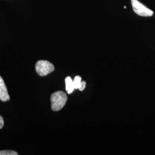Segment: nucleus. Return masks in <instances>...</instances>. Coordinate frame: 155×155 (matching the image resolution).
<instances>
[{"mask_svg": "<svg viewBox=\"0 0 155 155\" xmlns=\"http://www.w3.org/2000/svg\"><path fill=\"white\" fill-rule=\"evenodd\" d=\"M67 97L64 92L61 91H56L51 96V108L52 110H60L66 104Z\"/></svg>", "mask_w": 155, "mask_h": 155, "instance_id": "1", "label": "nucleus"}, {"mask_svg": "<svg viewBox=\"0 0 155 155\" xmlns=\"http://www.w3.org/2000/svg\"><path fill=\"white\" fill-rule=\"evenodd\" d=\"M35 68L39 75L45 77L53 72L55 70V67L50 61L41 60L36 63Z\"/></svg>", "mask_w": 155, "mask_h": 155, "instance_id": "2", "label": "nucleus"}, {"mask_svg": "<svg viewBox=\"0 0 155 155\" xmlns=\"http://www.w3.org/2000/svg\"><path fill=\"white\" fill-rule=\"evenodd\" d=\"M131 4L133 11L137 15L143 17H150L153 16V12L152 11L139 2L138 0H131Z\"/></svg>", "mask_w": 155, "mask_h": 155, "instance_id": "3", "label": "nucleus"}, {"mask_svg": "<svg viewBox=\"0 0 155 155\" xmlns=\"http://www.w3.org/2000/svg\"><path fill=\"white\" fill-rule=\"evenodd\" d=\"M10 100L7 88L3 79L0 76V100L2 102H6Z\"/></svg>", "mask_w": 155, "mask_h": 155, "instance_id": "4", "label": "nucleus"}, {"mask_svg": "<svg viewBox=\"0 0 155 155\" xmlns=\"http://www.w3.org/2000/svg\"><path fill=\"white\" fill-rule=\"evenodd\" d=\"M66 83V90L67 91L68 94H71L73 91L74 90V81H72L71 78L67 77L65 79Z\"/></svg>", "mask_w": 155, "mask_h": 155, "instance_id": "5", "label": "nucleus"}, {"mask_svg": "<svg viewBox=\"0 0 155 155\" xmlns=\"http://www.w3.org/2000/svg\"><path fill=\"white\" fill-rule=\"evenodd\" d=\"M73 81H74V85L75 89H79L82 82L81 77L80 76H76Z\"/></svg>", "mask_w": 155, "mask_h": 155, "instance_id": "6", "label": "nucleus"}, {"mask_svg": "<svg viewBox=\"0 0 155 155\" xmlns=\"http://www.w3.org/2000/svg\"><path fill=\"white\" fill-rule=\"evenodd\" d=\"M18 153L16 151L11 150H0V155H17Z\"/></svg>", "mask_w": 155, "mask_h": 155, "instance_id": "7", "label": "nucleus"}, {"mask_svg": "<svg viewBox=\"0 0 155 155\" xmlns=\"http://www.w3.org/2000/svg\"><path fill=\"white\" fill-rule=\"evenodd\" d=\"M86 86V82H85V81H82V82H81V84L80 87L79 88V90L80 91H83V90H84V89H85Z\"/></svg>", "mask_w": 155, "mask_h": 155, "instance_id": "8", "label": "nucleus"}, {"mask_svg": "<svg viewBox=\"0 0 155 155\" xmlns=\"http://www.w3.org/2000/svg\"><path fill=\"white\" fill-rule=\"evenodd\" d=\"M4 125V121L3 120V118L0 116V129H2Z\"/></svg>", "mask_w": 155, "mask_h": 155, "instance_id": "9", "label": "nucleus"}]
</instances>
